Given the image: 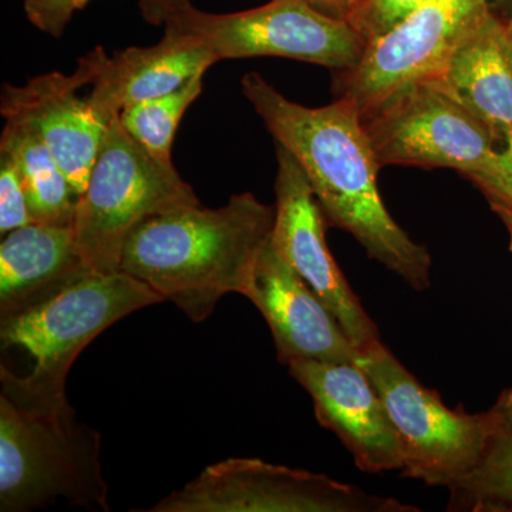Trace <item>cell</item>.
<instances>
[{
	"mask_svg": "<svg viewBox=\"0 0 512 512\" xmlns=\"http://www.w3.org/2000/svg\"><path fill=\"white\" fill-rule=\"evenodd\" d=\"M289 373L313 402L316 419L342 441L367 474L402 471L403 447L386 404L357 363L301 360Z\"/></svg>",
	"mask_w": 512,
	"mask_h": 512,
	"instance_id": "7c38bea8",
	"label": "cell"
},
{
	"mask_svg": "<svg viewBox=\"0 0 512 512\" xmlns=\"http://www.w3.org/2000/svg\"><path fill=\"white\" fill-rule=\"evenodd\" d=\"M242 295L254 303L274 336L278 360L357 363L360 350L328 306L296 274L269 239Z\"/></svg>",
	"mask_w": 512,
	"mask_h": 512,
	"instance_id": "4fadbf2b",
	"label": "cell"
},
{
	"mask_svg": "<svg viewBox=\"0 0 512 512\" xmlns=\"http://www.w3.org/2000/svg\"><path fill=\"white\" fill-rule=\"evenodd\" d=\"M491 410L497 414L504 429L512 433V386L500 394Z\"/></svg>",
	"mask_w": 512,
	"mask_h": 512,
	"instance_id": "4316f807",
	"label": "cell"
},
{
	"mask_svg": "<svg viewBox=\"0 0 512 512\" xmlns=\"http://www.w3.org/2000/svg\"><path fill=\"white\" fill-rule=\"evenodd\" d=\"M325 474L228 458L144 512H420Z\"/></svg>",
	"mask_w": 512,
	"mask_h": 512,
	"instance_id": "ba28073f",
	"label": "cell"
},
{
	"mask_svg": "<svg viewBox=\"0 0 512 512\" xmlns=\"http://www.w3.org/2000/svg\"><path fill=\"white\" fill-rule=\"evenodd\" d=\"M89 76L77 63L70 74L50 72L22 86L3 84L0 111L3 119L30 124L52 151L70 184L82 194L110 121L94 109L79 90Z\"/></svg>",
	"mask_w": 512,
	"mask_h": 512,
	"instance_id": "5bb4252c",
	"label": "cell"
},
{
	"mask_svg": "<svg viewBox=\"0 0 512 512\" xmlns=\"http://www.w3.org/2000/svg\"><path fill=\"white\" fill-rule=\"evenodd\" d=\"M28 198L18 167L8 154L0 153V234L32 224Z\"/></svg>",
	"mask_w": 512,
	"mask_h": 512,
	"instance_id": "7402d4cb",
	"label": "cell"
},
{
	"mask_svg": "<svg viewBox=\"0 0 512 512\" xmlns=\"http://www.w3.org/2000/svg\"><path fill=\"white\" fill-rule=\"evenodd\" d=\"M141 16L150 25L165 26L194 8L191 0H138Z\"/></svg>",
	"mask_w": 512,
	"mask_h": 512,
	"instance_id": "d4e9b609",
	"label": "cell"
},
{
	"mask_svg": "<svg viewBox=\"0 0 512 512\" xmlns=\"http://www.w3.org/2000/svg\"><path fill=\"white\" fill-rule=\"evenodd\" d=\"M201 202L174 165H164L133 140L119 116L110 121L99 154L77 198L74 241L96 272L120 271L131 232L144 221Z\"/></svg>",
	"mask_w": 512,
	"mask_h": 512,
	"instance_id": "277c9868",
	"label": "cell"
},
{
	"mask_svg": "<svg viewBox=\"0 0 512 512\" xmlns=\"http://www.w3.org/2000/svg\"><path fill=\"white\" fill-rule=\"evenodd\" d=\"M0 511L29 512L59 498L109 511L101 437L64 399H45L0 369Z\"/></svg>",
	"mask_w": 512,
	"mask_h": 512,
	"instance_id": "3957f363",
	"label": "cell"
},
{
	"mask_svg": "<svg viewBox=\"0 0 512 512\" xmlns=\"http://www.w3.org/2000/svg\"><path fill=\"white\" fill-rule=\"evenodd\" d=\"M276 218L271 241L338 319L362 352L380 342L375 320L350 288L326 242V220L308 177L286 148L276 146Z\"/></svg>",
	"mask_w": 512,
	"mask_h": 512,
	"instance_id": "8fae6325",
	"label": "cell"
},
{
	"mask_svg": "<svg viewBox=\"0 0 512 512\" xmlns=\"http://www.w3.org/2000/svg\"><path fill=\"white\" fill-rule=\"evenodd\" d=\"M504 19L507 20L508 28H510V32L512 35V12L510 13V15L507 16V18Z\"/></svg>",
	"mask_w": 512,
	"mask_h": 512,
	"instance_id": "f546056e",
	"label": "cell"
},
{
	"mask_svg": "<svg viewBox=\"0 0 512 512\" xmlns=\"http://www.w3.org/2000/svg\"><path fill=\"white\" fill-rule=\"evenodd\" d=\"M490 12V0H423L370 42L356 66L336 72L335 93L366 116L403 87L439 77Z\"/></svg>",
	"mask_w": 512,
	"mask_h": 512,
	"instance_id": "30bf717a",
	"label": "cell"
},
{
	"mask_svg": "<svg viewBox=\"0 0 512 512\" xmlns=\"http://www.w3.org/2000/svg\"><path fill=\"white\" fill-rule=\"evenodd\" d=\"M493 211L498 215V217H500L505 229H507L508 237H510V249L512 252V210L504 207H493Z\"/></svg>",
	"mask_w": 512,
	"mask_h": 512,
	"instance_id": "83f0119b",
	"label": "cell"
},
{
	"mask_svg": "<svg viewBox=\"0 0 512 512\" xmlns=\"http://www.w3.org/2000/svg\"><path fill=\"white\" fill-rule=\"evenodd\" d=\"M92 0H25L29 22L40 32L60 37L74 13L86 8Z\"/></svg>",
	"mask_w": 512,
	"mask_h": 512,
	"instance_id": "cb8c5ba5",
	"label": "cell"
},
{
	"mask_svg": "<svg viewBox=\"0 0 512 512\" xmlns=\"http://www.w3.org/2000/svg\"><path fill=\"white\" fill-rule=\"evenodd\" d=\"M275 218V205L251 192L232 195L220 208L200 204L156 215L127 238L120 271L202 322L222 296L242 295Z\"/></svg>",
	"mask_w": 512,
	"mask_h": 512,
	"instance_id": "7a4b0ae2",
	"label": "cell"
},
{
	"mask_svg": "<svg viewBox=\"0 0 512 512\" xmlns=\"http://www.w3.org/2000/svg\"><path fill=\"white\" fill-rule=\"evenodd\" d=\"M0 153L18 167L30 214L39 224L73 227L77 192L39 133L22 120L6 119Z\"/></svg>",
	"mask_w": 512,
	"mask_h": 512,
	"instance_id": "ac0fdd59",
	"label": "cell"
},
{
	"mask_svg": "<svg viewBox=\"0 0 512 512\" xmlns=\"http://www.w3.org/2000/svg\"><path fill=\"white\" fill-rule=\"evenodd\" d=\"M448 491V511L512 512L511 431L501 424L481 463Z\"/></svg>",
	"mask_w": 512,
	"mask_h": 512,
	"instance_id": "ffe728a7",
	"label": "cell"
},
{
	"mask_svg": "<svg viewBox=\"0 0 512 512\" xmlns=\"http://www.w3.org/2000/svg\"><path fill=\"white\" fill-rule=\"evenodd\" d=\"M90 272L73 227L32 222L13 229L0 244V319L47 301Z\"/></svg>",
	"mask_w": 512,
	"mask_h": 512,
	"instance_id": "2e32d148",
	"label": "cell"
},
{
	"mask_svg": "<svg viewBox=\"0 0 512 512\" xmlns=\"http://www.w3.org/2000/svg\"><path fill=\"white\" fill-rule=\"evenodd\" d=\"M204 74L174 92L138 101L121 110L119 120L128 136L164 165H174L171 158L175 133L185 111L202 93Z\"/></svg>",
	"mask_w": 512,
	"mask_h": 512,
	"instance_id": "d6986e66",
	"label": "cell"
},
{
	"mask_svg": "<svg viewBox=\"0 0 512 512\" xmlns=\"http://www.w3.org/2000/svg\"><path fill=\"white\" fill-rule=\"evenodd\" d=\"M161 302L157 292L126 272L93 271L47 301L0 319V340L3 348L26 350L35 359L32 372L18 376L25 389L63 399L73 363L100 333Z\"/></svg>",
	"mask_w": 512,
	"mask_h": 512,
	"instance_id": "5b68a950",
	"label": "cell"
},
{
	"mask_svg": "<svg viewBox=\"0 0 512 512\" xmlns=\"http://www.w3.org/2000/svg\"><path fill=\"white\" fill-rule=\"evenodd\" d=\"M77 63L89 76L90 103L111 121L131 104L180 89L217 59L191 37L165 30L157 45L127 47L113 55L94 47Z\"/></svg>",
	"mask_w": 512,
	"mask_h": 512,
	"instance_id": "9a60e30c",
	"label": "cell"
},
{
	"mask_svg": "<svg viewBox=\"0 0 512 512\" xmlns=\"http://www.w3.org/2000/svg\"><path fill=\"white\" fill-rule=\"evenodd\" d=\"M501 150H495L477 173L470 175V180L483 191L491 208L504 207L512 210V137L504 141Z\"/></svg>",
	"mask_w": 512,
	"mask_h": 512,
	"instance_id": "603a6c76",
	"label": "cell"
},
{
	"mask_svg": "<svg viewBox=\"0 0 512 512\" xmlns=\"http://www.w3.org/2000/svg\"><path fill=\"white\" fill-rule=\"evenodd\" d=\"M362 121L380 167L453 168L468 178L495 151L488 127L437 79L403 87Z\"/></svg>",
	"mask_w": 512,
	"mask_h": 512,
	"instance_id": "9c48e42d",
	"label": "cell"
},
{
	"mask_svg": "<svg viewBox=\"0 0 512 512\" xmlns=\"http://www.w3.org/2000/svg\"><path fill=\"white\" fill-rule=\"evenodd\" d=\"M357 365L376 387L399 434L403 477L450 490L481 463L501 426L493 410L471 414L463 406L450 409L382 340L362 350Z\"/></svg>",
	"mask_w": 512,
	"mask_h": 512,
	"instance_id": "8992f818",
	"label": "cell"
},
{
	"mask_svg": "<svg viewBox=\"0 0 512 512\" xmlns=\"http://www.w3.org/2000/svg\"><path fill=\"white\" fill-rule=\"evenodd\" d=\"M434 79L483 121L495 141L512 137V35L503 16L491 10Z\"/></svg>",
	"mask_w": 512,
	"mask_h": 512,
	"instance_id": "e0dca14e",
	"label": "cell"
},
{
	"mask_svg": "<svg viewBox=\"0 0 512 512\" xmlns=\"http://www.w3.org/2000/svg\"><path fill=\"white\" fill-rule=\"evenodd\" d=\"M491 10L497 15L507 18L512 12V0H490Z\"/></svg>",
	"mask_w": 512,
	"mask_h": 512,
	"instance_id": "f1b7e54d",
	"label": "cell"
},
{
	"mask_svg": "<svg viewBox=\"0 0 512 512\" xmlns=\"http://www.w3.org/2000/svg\"><path fill=\"white\" fill-rule=\"evenodd\" d=\"M164 28L207 47L217 62L285 57L335 73L356 66L367 46L348 20L325 15L305 0H271L259 8L220 15L191 8Z\"/></svg>",
	"mask_w": 512,
	"mask_h": 512,
	"instance_id": "52a82bcc",
	"label": "cell"
},
{
	"mask_svg": "<svg viewBox=\"0 0 512 512\" xmlns=\"http://www.w3.org/2000/svg\"><path fill=\"white\" fill-rule=\"evenodd\" d=\"M305 2L332 18L348 20L357 0H305Z\"/></svg>",
	"mask_w": 512,
	"mask_h": 512,
	"instance_id": "484cf974",
	"label": "cell"
},
{
	"mask_svg": "<svg viewBox=\"0 0 512 512\" xmlns=\"http://www.w3.org/2000/svg\"><path fill=\"white\" fill-rule=\"evenodd\" d=\"M423 0H357L348 22L367 45L402 22Z\"/></svg>",
	"mask_w": 512,
	"mask_h": 512,
	"instance_id": "44dd1931",
	"label": "cell"
},
{
	"mask_svg": "<svg viewBox=\"0 0 512 512\" xmlns=\"http://www.w3.org/2000/svg\"><path fill=\"white\" fill-rule=\"evenodd\" d=\"M241 86L276 146L301 165L326 224L349 232L369 258L413 291L430 289L429 249L413 241L387 211L377 187L380 164L355 104L338 97L328 106H302L258 73L245 74Z\"/></svg>",
	"mask_w": 512,
	"mask_h": 512,
	"instance_id": "6da1fadb",
	"label": "cell"
}]
</instances>
